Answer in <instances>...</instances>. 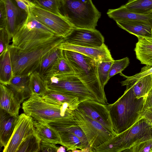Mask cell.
<instances>
[{
    "mask_svg": "<svg viewBox=\"0 0 152 152\" xmlns=\"http://www.w3.org/2000/svg\"><path fill=\"white\" fill-rule=\"evenodd\" d=\"M22 108L26 115L38 121L50 123L53 128L77 125L75 118V110L67 103L50 102L32 94L23 103Z\"/></svg>",
    "mask_w": 152,
    "mask_h": 152,
    "instance_id": "obj_1",
    "label": "cell"
},
{
    "mask_svg": "<svg viewBox=\"0 0 152 152\" xmlns=\"http://www.w3.org/2000/svg\"><path fill=\"white\" fill-rule=\"evenodd\" d=\"M113 103L106 105L113 130L117 134L128 129L141 118L145 97H136L129 85Z\"/></svg>",
    "mask_w": 152,
    "mask_h": 152,
    "instance_id": "obj_2",
    "label": "cell"
},
{
    "mask_svg": "<svg viewBox=\"0 0 152 152\" xmlns=\"http://www.w3.org/2000/svg\"><path fill=\"white\" fill-rule=\"evenodd\" d=\"M64 39L62 37L56 36L46 43L26 50L10 45L8 49L13 75H30L37 71L44 56L62 43Z\"/></svg>",
    "mask_w": 152,
    "mask_h": 152,
    "instance_id": "obj_3",
    "label": "cell"
},
{
    "mask_svg": "<svg viewBox=\"0 0 152 152\" xmlns=\"http://www.w3.org/2000/svg\"><path fill=\"white\" fill-rule=\"evenodd\" d=\"M63 53L75 75L95 96L97 101L102 104H107V99L104 89L98 78L97 62L75 51L63 50Z\"/></svg>",
    "mask_w": 152,
    "mask_h": 152,
    "instance_id": "obj_4",
    "label": "cell"
},
{
    "mask_svg": "<svg viewBox=\"0 0 152 152\" xmlns=\"http://www.w3.org/2000/svg\"><path fill=\"white\" fill-rule=\"evenodd\" d=\"M152 138V124L142 117L130 127L116 134L95 149L94 152H124L132 147Z\"/></svg>",
    "mask_w": 152,
    "mask_h": 152,
    "instance_id": "obj_5",
    "label": "cell"
},
{
    "mask_svg": "<svg viewBox=\"0 0 152 152\" xmlns=\"http://www.w3.org/2000/svg\"><path fill=\"white\" fill-rule=\"evenodd\" d=\"M59 11L75 28L95 29L101 16L92 0H61Z\"/></svg>",
    "mask_w": 152,
    "mask_h": 152,
    "instance_id": "obj_6",
    "label": "cell"
},
{
    "mask_svg": "<svg viewBox=\"0 0 152 152\" xmlns=\"http://www.w3.org/2000/svg\"><path fill=\"white\" fill-rule=\"evenodd\" d=\"M48 89L72 94L81 102L88 100L97 101L95 96L74 73L45 76Z\"/></svg>",
    "mask_w": 152,
    "mask_h": 152,
    "instance_id": "obj_7",
    "label": "cell"
},
{
    "mask_svg": "<svg viewBox=\"0 0 152 152\" xmlns=\"http://www.w3.org/2000/svg\"><path fill=\"white\" fill-rule=\"evenodd\" d=\"M57 35L52 30L39 22L30 13L25 23L12 38L13 46L20 48L33 42L50 39Z\"/></svg>",
    "mask_w": 152,
    "mask_h": 152,
    "instance_id": "obj_8",
    "label": "cell"
},
{
    "mask_svg": "<svg viewBox=\"0 0 152 152\" xmlns=\"http://www.w3.org/2000/svg\"><path fill=\"white\" fill-rule=\"evenodd\" d=\"M74 113L75 121L84 133L92 152L114 136L100 123L76 109Z\"/></svg>",
    "mask_w": 152,
    "mask_h": 152,
    "instance_id": "obj_9",
    "label": "cell"
},
{
    "mask_svg": "<svg viewBox=\"0 0 152 152\" xmlns=\"http://www.w3.org/2000/svg\"><path fill=\"white\" fill-rule=\"evenodd\" d=\"M30 14L39 22L64 38L75 28L64 17L43 9L32 1L29 7Z\"/></svg>",
    "mask_w": 152,
    "mask_h": 152,
    "instance_id": "obj_10",
    "label": "cell"
},
{
    "mask_svg": "<svg viewBox=\"0 0 152 152\" xmlns=\"http://www.w3.org/2000/svg\"><path fill=\"white\" fill-rule=\"evenodd\" d=\"M76 109L88 117L100 123L114 136L117 134L113 130L106 104L94 100H86L80 102Z\"/></svg>",
    "mask_w": 152,
    "mask_h": 152,
    "instance_id": "obj_11",
    "label": "cell"
},
{
    "mask_svg": "<svg viewBox=\"0 0 152 152\" xmlns=\"http://www.w3.org/2000/svg\"><path fill=\"white\" fill-rule=\"evenodd\" d=\"M36 131L33 118L24 113L18 116L12 137L3 152H17L22 142L30 134Z\"/></svg>",
    "mask_w": 152,
    "mask_h": 152,
    "instance_id": "obj_12",
    "label": "cell"
},
{
    "mask_svg": "<svg viewBox=\"0 0 152 152\" xmlns=\"http://www.w3.org/2000/svg\"><path fill=\"white\" fill-rule=\"evenodd\" d=\"M104 41L103 35L96 29L75 28L63 41L81 46L97 47L102 45Z\"/></svg>",
    "mask_w": 152,
    "mask_h": 152,
    "instance_id": "obj_13",
    "label": "cell"
},
{
    "mask_svg": "<svg viewBox=\"0 0 152 152\" xmlns=\"http://www.w3.org/2000/svg\"><path fill=\"white\" fill-rule=\"evenodd\" d=\"M5 2L7 16L5 28L12 38L26 20L28 13L19 7L14 0H5Z\"/></svg>",
    "mask_w": 152,
    "mask_h": 152,
    "instance_id": "obj_14",
    "label": "cell"
},
{
    "mask_svg": "<svg viewBox=\"0 0 152 152\" xmlns=\"http://www.w3.org/2000/svg\"><path fill=\"white\" fill-rule=\"evenodd\" d=\"M63 50L77 52L85 55L96 62L113 60L110 50L104 43L100 47H83L71 44L63 41L57 46Z\"/></svg>",
    "mask_w": 152,
    "mask_h": 152,
    "instance_id": "obj_15",
    "label": "cell"
},
{
    "mask_svg": "<svg viewBox=\"0 0 152 152\" xmlns=\"http://www.w3.org/2000/svg\"><path fill=\"white\" fill-rule=\"evenodd\" d=\"M18 116L10 115L0 108V143L5 148L10 140L14 131Z\"/></svg>",
    "mask_w": 152,
    "mask_h": 152,
    "instance_id": "obj_16",
    "label": "cell"
},
{
    "mask_svg": "<svg viewBox=\"0 0 152 152\" xmlns=\"http://www.w3.org/2000/svg\"><path fill=\"white\" fill-rule=\"evenodd\" d=\"M119 27L137 37L152 38V24L141 21L119 20L116 21Z\"/></svg>",
    "mask_w": 152,
    "mask_h": 152,
    "instance_id": "obj_17",
    "label": "cell"
},
{
    "mask_svg": "<svg viewBox=\"0 0 152 152\" xmlns=\"http://www.w3.org/2000/svg\"><path fill=\"white\" fill-rule=\"evenodd\" d=\"M29 75L14 76L6 86L12 91L20 104L31 95L29 87Z\"/></svg>",
    "mask_w": 152,
    "mask_h": 152,
    "instance_id": "obj_18",
    "label": "cell"
},
{
    "mask_svg": "<svg viewBox=\"0 0 152 152\" xmlns=\"http://www.w3.org/2000/svg\"><path fill=\"white\" fill-rule=\"evenodd\" d=\"M0 108L10 115L18 116L20 103L12 91L7 86L0 84Z\"/></svg>",
    "mask_w": 152,
    "mask_h": 152,
    "instance_id": "obj_19",
    "label": "cell"
},
{
    "mask_svg": "<svg viewBox=\"0 0 152 152\" xmlns=\"http://www.w3.org/2000/svg\"><path fill=\"white\" fill-rule=\"evenodd\" d=\"M107 14L115 21L119 20L141 21L152 24V14L145 15L130 11L124 6L114 9H109Z\"/></svg>",
    "mask_w": 152,
    "mask_h": 152,
    "instance_id": "obj_20",
    "label": "cell"
},
{
    "mask_svg": "<svg viewBox=\"0 0 152 152\" xmlns=\"http://www.w3.org/2000/svg\"><path fill=\"white\" fill-rule=\"evenodd\" d=\"M137 38L134 49L137 58L141 64L152 66V38Z\"/></svg>",
    "mask_w": 152,
    "mask_h": 152,
    "instance_id": "obj_21",
    "label": "cell"
},
{
    "mask_svg": "<svg viewBox=\"0 0 152 152\" xmlns=\"http://www.w3.org/2000/svg\"><path fill=\"white\" fill-rule=\"evenodd\" d=\"M42 97L45 100L54 103H68L75 110L80 102L79 97L74 94L48 89Z\"/></svg>",
    "mask_w": 152,
    "mask_h": 152,
    "instance_id": "obj_22",
    "label": "cell"
},
{
    "mask_svg": "<svg viewBox=\"0 0 152 152\" xmlns=\"http://www.w3.org/2000/svg\"><path fill=\"white\" fill-rule=\"evenodd\" d=\"M33 121L36 132L41 140L56 145L61 144V139L58 132L47 123L38 121L34 119Z\"/></svg>",
    "mask_w": 152,
    "mask_h": 152,
    "instance_id": "obj_23",
    "label": "cell"
},
{
    "mask_svg": "<svg viewBox=\"0 0 152 152\" xmlns=\"http://www.w3.org/2000/svg\"><path fill=\"white\" fill-rule=\"evenodd\" d=\"M14 76L10 56L7 49L0 55V82L7 86Z\"/></svg>",
    "mask_w": 152,
    "mask_h": 152,
    "instance_id": "obj_24",
    "label": "cell"
},
{
    "mask_svg": "<svg viewBox=\"0 0 152 152\" xmlns=\"http://www.w3.org/2000/svg\"><path fill=\"white\" fill-rule=\"evenodd\" d=\"M63 55V50L56 46L44 56L37 71L44 76L52 68L57 59Z\"/></svg>",
    "mask_w": 152,
    "mask_h": 152,
    "instance_id": "obj_25",
    "label": "cell"
},
{
    "mask_svg": "<svg viewBox=\"0 0 152 152\" xmlns=\"http://www.w3.org/2000/svg\"><path fill=\"white\" fill-rule=\"evenodd\" d=\"M29 87L31 94L42 96L48 89L47 80L44 75L36 71L29 77Z\"/></svg>",
    "mask_w": 152,
    "mask_h": 152,
    "instance_id": "obj_26",
    "label": "cell"
},
{
    "mask_svg": "<svg viewBox=\"0 0 152 152\" xmlns=\"http://www.w3.org/2000/svg\"><path fill=\"white\" fill-rule=\"evenodd\" d=\"M129 85L136 97H145L152 87V74L140 78Z\"/></svg>",
    "mask_w": 152,
    "mask_h": 152,
    "instance_id": "obj_27",
    "label": "cell"
},
{
    "mask_svg": "<svg viewBox=\"0 0 152 152\" xmlns=\"http://www.w3.org/2000/svg\"><path fill=\"white\" fill-rule=\"evenodd\" d=\"M41 141L35 131L22 142L17 152H39Z\"/></svg>",
    "mask_w": 152,
    "mask_h": 152,
    "instance_id": "obj_28",
    "label": "cell"
},
{
    "mask_svg": "<svg viewBox=\"0 0 152 152\" xmlns=\"http://www.w3.org/2000/svg\"><path fill=\"white\" fill-rule=\"evenodd\" d=\"M124 6L133 12L145 15L152 14V0H129Z\"/></svg>",
    "mask_w": 152,
    "mask_h": 152,
    "instance_id": "obj_29",
    "label": "cell"
},
{
    "mask_svg": "<svg viewBox=\"0 0 152 152\" xmlns=\"http://www.w3.org/2000/svg\"><path fill=\"white\" fill-rule=\"evenodd\" d=\"M58 132L61 139V145L66 148L67 151L84 148L80 139L73 134L67 132Z\"/></svg>",
    "mask_w": 152,
    "mask_h": 152,
    "instance_id": "obj_30",
    "label": "cell"
},
{
    "mask_svg": "<svg viewBox=\"0 0 152 152\" xmlns=\"http://www.w3.org/2000/svg\"><path fill=\"white\" fill-rule=\"evenodd\" d=\"M73 73H74L73 69L63 55L57 59L52 68L44 76Z\"/></svg>",
    "mask_w": 152,
    "mask_h": 152,
    "instance_id": "obj_31",
    "label": "cell"
},
{
    "mask_svg": "<svg viewBox=\"0 0 152 152\" xmlns=\"http://www.w3.org/2000/svg\"><path fill=\"white\" fill-rule=\"evenodd\" d=\"M114 60L97 62L99 79L102 88L104 89L109 80V76L110 70Z\"/></svg>",
    "mask_w": 152,
    "mask_h": 152,
    "instance_id": "obj_32",
    "label": "cell"
},
{
    "mask_svg": "<svg viewBox=\"0 0 152 152\" xmlns=\"http://www.w3.org/2000/svg\"><path fill=\"white\" fill-rule=\"evenodd\" d=\"M61 0H32V2L36 5L43 9L62 16L59 11Z\"/></svg>",
    "mask_w": 152,
    "mask_h": 152,
    "instance_id": "obj_33",
    "label": "cell"
},
{
    "mask_svg": "<svg viewBox=\"0 0 152 152\" xmlns=\"http://www.w3.org/2000/svg\"><path fill=\"white\" fill-rule=\"evenodd\" d=\"M57 132H69L73 134L80 140L84 148L90 146L87 138L82 129L77 125L53 129Z\"/></svg>",
    "mask_w": 152,
    "mask_h": 152,
    "instance_id": "obj_34",
    "label": "cell"
},
{
    "mask_svg": "<svg viewBox=\"0 0 152 152\" xmlns=\"http://www.w3.org/2000/svg\"><path fill=\"white\" fill-rule=\"evenodd\" d=\"M120 75L126 78V80L121 82L122 86H126L144 76L152 74V66L145 65L141 69V71L133 76H128L122 72Z\"/></svg>",
    "mask_w": 152,
    "mask_h": 152,
    "instance_id": "obj_35",
    "label": "cell"
},
{
    "mask_svg": "<svg viewBox=\"0 0 152 152\" xmlns=\"http://www.w3.org/2000/svg\"><path fill=\"white\" fill-rule=\"evenodd\" d=\"M129 59L128 57L122 59L114 60L111 66L109 78L123 71L129 64Z\"/></svg>",
    "mask_w": 152,
    "mask_h": 152,
    "instance_id": "obj_36",
    "label": "cell"
},
{
    "mask_svg": "<svg viewBox=\"0 0 152 152\" xmlns=\"http://www.w3.org/2000/svg\"><path fill=\"white\" fill-rule=\"evenodd\" d=\"M124 152H152V138L134 145Z\"/></svg>",
    "mask_w": 152,
    "mask_h": 152,
    "instance_id": "obj_37",
    "label": "cell"
},
{
    "mask_svg": "<svg viewBox=\"0 0 152 152\" xmlns=\"http://www.w3.org/2000/svg\"><path fill=\"white\" fill-rule=\"evenodd\" d=\"M11 39L5 28H0V55L8 49Z\"/></svg>",
    "mask_w": 152,
    "mask_h": 152,
    "instance_id": "obj_38",
    "label": "cell"
},
{
    "mask_svg": "<svg viewBox=\"0 0 152 152\" xmlns=\"http://www.w3.org/2000/svg\"><path fill=\"white\" fill-rule=\"evenodd\" d=\"M5 0H0V28H6L7 20Z\"/></svg>",
    "mask_w": 152,
    "mask_h": 152,
    "instance_id": "obj_39",
    "label": "cell"
},
{
    "mask_svg": "<svg viewBox=\"0 0 152 152\" xmlns=\"http://www.w3.org/2000/svg\"><path fill=\"white\" fill-rule=\"evenodd\" d=\"M58 148L55 144L41 140L39 152H57Z\"/></svg>",
    "mask_w": 152,
    "mask_h": 152,
    "instance_id": "obj_40",
    "label": "cell"
},
{
    "mask_svg": "<svg viewBox=\"0 0 152 152\" xmlns=\"http://www.w3.org/2000/svg\"><path fill=\"white\" fill-rule=\"evenodd\" d=\"M18 6L21 9L29 13V6L32 0H14Z\"/></svg>",
    "mask_w": 152,
    "mask_h": 152,
    "instance_id": "obj_41",
    "label": "cell"
},
{
    "mask_svg": "<svg viewBox=\"0 0 152 152\" xmlns=\"http://www.w3.org/2000/svg\"><path fill=\"white\" fill-rule=\"evenodd\" d=\"M152 107V87L149 92L147 96L145 97L143 112Z\"/></svg>",
    "mask_w": 152,
    "mask_h": 152,
    "instance_id": "obj_42",
    "label": "cell"
},
{
    "mask_svg": "<svg viewBox=\"0 0 152 152\" xmlns=\"http://www.w3.org/2000/svg\"><path fill=\"white\" fill-rule=\"evenodd\" d=\"M142 117H144L152 122V107L148 109L144 112L141 115Z\"/></svg>",
    "mask_w": 152,
    "mask_h": 152,
    "instance_id": "obj_43",
    "label": "cell"
},
{
    "mask_svg": "<svg viewBox=\"0 0 152 152\" xmlns=\"http://www.w3.org/2000/svg\"><path fill=\"white\" fill-rule=\"evenodd\" d=\"M66 151L65 147L64 146H61L58 148L57 152H65Z\"/></svg>",
    "mask_w": 152,
    "mask_h": 152,
    "instance_id": "obj_44",
    "label": "cell"
},
{
    "mask_svg": "<svg viewBox=\"0 0 152 152\" xmlns=\"http://www.w3.org/2000/svg\"><path fill=\"white\" fill-rule=\"evenodd\" d=\"M151 124H152V122H151Z\"/></svg>",
    "mask_w": 152,
    "mask_h": 152,
    "instance_id": "obj_45",
    "label": "cell"
}]
</instances>
